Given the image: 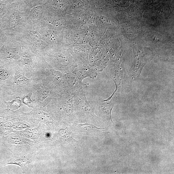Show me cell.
I'll return each instance as SVG.
<instances>
[{"label": "cell", "instance_id": "3", "mask_svg": "<svg viewBox=\"0 0 174 174\" xmlns=\"http://www.w3.org/2000/svg\"><path fill=\"white\" fill-rule=\"evenodd\" d=\"M19 17L18 14H13L11 15L9 18L8 25L9 28H13L18 23Z\"/></svg>", "mask_w": 174, "mask_h": 174}, {"label": "cell", "instance_id": "2", "mask_svg": "<svg viewBox=\"0 0 174 174\" xmlns=\"http://www.w3.org/2000/svg\"><path fill=\"white\" fill-rule=\"evenodd\" d=\"M5 103L7 105L8 109L13 111L18 109L21 105V102L19 97L15 98L11 102H5Z\"/></svg>", "mask_w": 174, "mask_h": 174}, {"label": "cell", "instance_id": "12", "mask_svg": "<svg viewBox=\"0 0 174 174\" xmlns=\"http://www.w3.org/2000/svg\"><path fill=\"white\" fill-rule=\"evenodd\" d=\"M1 34H2L1 31V28H0V36H1Z\"/></svg>", "mask_w": 174, "mask_h": 174}, {"label": "cell", "instance_id": "7", "mask_svg": "<svg viewBox=\"0 0 174 174\" xmlns=\"http://www.w3.org/2000/svg\"><path fill=\"white\" fill-rule=\"evenodd\" d=\"M23 62L25 66L28 67H30L32 64L31 59L28 55L24 56L23 59Z\"/></svg>", "mask_w": 174, "mask_h": 174}, {"label": "cell", "instance_id": "6", "mask_svg": "<svg viewBox=\"0 0 174 174\" xmlns=\"http://www.w3.org/2000/svg\"><path fill=\"white\" fill-rule=\"evenodd\" d=\"M32 94L30 93L25 96L23 99V102L27 105L29 107H33V102L31 100V96Z\"/></svg>", "mask_w": 174, "mask_h": 174}, {"label": "cell", "instance_id": "11", "mask_svg": "<svg viewBox=\"0 0 174 174\" xmlns=\"http://www.w3.org/2000/svg\"><path fill=\"white\" fill-rule=\"evenodd\" d=\"M5 2L6 0H0V5H4Z\"/></svg>", "mask_w": 174, "mask_h": 174}, {"label": "cell", "instance_id": "5", "mask_svg": "<svg viewBox=\"0 0 174 174\" xmlns=\"http://www.w3.org/2000/svg\"><path fill=\"white\" fill-rule=\"evenodd\" d=\"M78 127L82 130H94L95 129H102L97 128L94 126L92 125L88 124H79Z\"/></svg>", "mask_w": 174, "mask_h": 174}, {"label": "cell", "instance_id": "4", "mask_svg": "<svg viewBox=\"0 0 174 174\" xmlns=\"http://www.w3.org/2000/svg\"><path fill=\"white\" fill-rule=\"evenodd\" d=\"M16 78L17 82L19 84L22 85L27 84L30 80L24 77L23 75L18 72L17 73Z\"/></svg>", "mask_w": 174, "mask_h": 174}, {"label": "cell", "instance_id": "1", "mask_svg": "<svg viewBox=\"0 0 174 174\" xmlns=\"http://www.w3.org/2000/svg\"><path fill=\"white\" fill-rule=\"evenodd\" d=\"M14 164L20 166L26 172H29L33 167L30 161L25 159H17L14 161Z\"/></svg>", "mask_w": 174, "mask_h": 174}, {"label": "cell", "instance_id": "10", "mask_svg": "<svg viewBox=\"0 0 174 174\" xmlns=\"http://www.w3.org/2000/svg\"><path fill=\"white\" fill-rule=\"evenodd\" d=\"M39 92V95L43 97H45V95H47L48 93L45 90L42 89Z\"/></svg>", "mask_w": 174, "mask_h": 174}, {"label": "cell", "instance_id": "9", "mask_svg": "<svg viewBox=\"0 0 174 174\" xmlns=\"http://www.w3.org/2000/svg\"><path fill=\"white\" fill-rule=\"evenodd\" d=\"M30 34L32 38L37 41H40L41 37L39 35L36 31H32L30 32Z\"/></svg>", "mask_w": 174, "mask_h": 174}, {"label": "cell", "instance_id": "8", "mask_svg": "<svg viewBox=\"0 0 174 174\" xmlns=\"http://www.w3.org/2000/svg\"><path fill=\"white\" fill-rule=\"evenodd\" d=\"M9 76V73L7 70L4 69L0 70V79H6Z\"/></svg>", "mask_w": 174, "mask_h": 174}]
</instances>
